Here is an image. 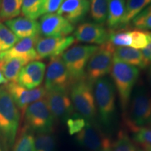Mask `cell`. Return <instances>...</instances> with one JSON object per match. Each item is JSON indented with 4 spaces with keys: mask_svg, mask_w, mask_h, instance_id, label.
I'll return each mask as SVG.
<instances>
[{
    "mask_svg": "<svg viewBox=\"0 0 151 151\" xmlns=\"http://www.w3.org/2000/svg\"><path fill=\"white\" fill-rule=\"evenodd\" d=\"M64 0H44L43 6L42 14H55L60 9Z\"/></svg>",
    "mask_w": 151,
    "mask_h": 151,
    "instance_id": "36",
    "label": "cell"
},
{
    "mask_svg": "<svg viewBox=\"0 0 151 151\" xmlns=\"http://www.w3.org/2000/svg\"><path fill=\"white\" fill-rule=\"evenodd\" d=\"M5 24L20 39L39 35V23L25 17H18L5 21Z\"/></svg>",
    "mask_w": 151,
    "mask_h": 151,
    "instance_id": "18",
    "label": "cell"
},
{
    "mask_svg": "<svg viewBox=\"0 0 151 151\" xmlns=\"http://www.w3.org/2000/svg\"><path fill=\"white\" fill-rule=\"evenodd\" d=\"M148 83L150 85V88H151V66L148 69Z\"/></svg>",
    "mask_w": 151,
    "mask_h": 151,
    "instance_id": "40",
    "label": "cell"
},
{
    "mask_svg": "<svg viewBox=\"0 0 151 151\" xmlns=\"http://www.w3.org/2000/svg\"><path fill=\"white\" fill-rule=\"evenodd\" d=\"M131 47L137 50L144 48L149 42V39L146 33L142 31H139V30L131 31Z\"/></svg>",
    "mask_w": 151,
    "mask_h": 151,
    "instance_id": "35",
    "label": "cell"
},
{
    "mask_svg": "<svg viewBox=\"0 0 151 151\" xmlns=\"http://www.w3.org/2000/svg\"><path fill=\"white\" fill-rule=\"evenodd\" d=\"M12 151H35L32 132L23 128L13 147Z\"/></svg>",
    "mask_w": 151,
    "mask_h": 151,
    "instance_id": "27",
    "label": "cell"
},
{
    "mask_svg": "<svg viewBox=\"0 0 151 151\" xmlns=\"http://www.w3.org/2000/svg\"><path fill=\"white\" fill-rule=\"evenodd\" d=\"M141 53L144 58L146 65H151V41H149L148 45L141 50Z\"/></svg>",
    "mask_w": 151,
    "mask_h": 151,
    "instance_id": "37",
    "label": "cell"
},
{
    "mask_svg": "<svg viewBox=\"0 0 151 151\" xmlns=\"http://www.w3.org/2000/svg\"><path fill=\"white\" fill-rule=\"evenodd\" d=\"M147 36H148V38L149 39V41H151V31L150 32H146Z\"/></svg>",
    "mask_w": 151,
    "mask_h": 151,
    "instance_id": "41",
    "label": "cell"
},
{
    "mask_svg": "<svg viewBox=\"0 0 151 151\" xmlns=\"http://www.w3.org/2000/svg\"><path fill=\"white\" fill-rule=\"evenodd\" d=\"M1 61V52H0V62Z\"/></svg>",
    "mask_w": 151,
    "mask_h": 151,
    "instance_id": "45",
    "label": "cell"
},
{
    "mask_svg": "<svg viewBox=\"0 0 151 151\" xmlns=\"http://www.w3.org/2000/svg\"><path fill=\"white\" fill-rule=\"evenodd\" d=\"M134 139L146 150L151 148V128L140 127L133 131Z\"/></svg>",
    "mask_w": 151,
    "mask_h": 151,
    "instance_id": "32",
    "label": "cell"
},
{
    "mask_svg": "<svg viewBox=\"0 0 151 151\" xmlns=\"http://www.w3.org/2000/svg\"><path fill=\"white\" fill-rule=\"evenodd\" d=\"M134 27L139 29L151 30V4L132 20Z\"/></svg>",
    "mask_w": 151,
    "mask_h": 151,
    "instance_id": "31",
    "label": "cell"
},
{
    "mask_svg": "<svg viewBox=\"0 0 151 151\" xmlns=\"http://www.w3.org/2000/svg\"><path fill=\"white\" fill-rule=\"evenodd\" d=\"M151 4V0H127L120 27H125L137 15Z\"/></svg>",
    "mask_w": 151,
    "mask_h": 151,
    "instance_id": "23",
    "label": "cell"
},
{
    "mask_svg": "<svg viewBox=\"0 0 151 151\" xmlns=\"http://www.w3.org/2000/svg\"><path fill=\"white\" fill-rule=\"evenodd\" d=\"M125 0H109L107 25L111 30L119 29L125 11Z\"/></svg>",
    "mask_w": 151,
    "mask_h": 151,
    "instance_id": "22",
    "label": "cell"
},
{
    "mask_svg": "<svg viewBox=\"0 0 151 151\" xmlns=\"http://www.w3.org/2000/svg\"><path fill=\"white\" fill-rule=\"evenodd\" d=\"M27 60L20 58H12L1 60L0 69L4 78L9 82H17L18 75L21 69L27 64Z\"/></svg>",
    "mask_w": 151,
    "mask_h": 151,
    "instance_id": "21",
    "label": "cell"
},
{
    "mask_svg": "<svg viewBox=\"0 0 151 151\" xmlns=\"http://www.w3.org/2000/svg\"><path fill=\"white\" fill-rule=\"evenodd\" d=\"M20 39L6 24L0 22V52L9 50Z\"/></svg>",
    "mask_w": 151,
    "mask_h": 151,
    "instance_id": "29",
    "label": "cell"
},
{
    "mask_svg": "<svg viewBox=\"0 0 151 151\" xmlns=\"http://www.w3.org/2000/svg\"><path fill=\"white\" fill-rule=\"evenodd\" d=\"M39 37L40 35H37L20 39L12 48L1 52V60L12 58H20L30 62L38 60L35 47Z\"/></svg>",
    "mask_w": 151,
    "mask_h": 151,
    "instance_id": "16",
    "label": "cell"
},
{
    "mask_svg": "<svg viewBox=\"0 0 151 151\" xmlns=\"http://www.w3.org/2000/svg\"><path fill=\"white\" fill-rule=\"evenodd\" d=\"M110 73L118 91L120 106L122 111L126 112L140 71L138 67L114 59Z\"/></svg>",
    "mask_w": 151,
    "mask_h": 151,
    "instance_id": "2",
    "label": "cell"
},
{
    "mask_svg": "<svg viewBox=\"0 0 151 151\" xmlns=\"http://www.w3.org/2000/svg\"><path fill=\"white\" fill-rule=\"evenodd\" d=\"M146 151H151V148H148V149H147Z\"/></svg>",
    "mask_w": 151,
    "mask_h": 151,
    "instance_id": "44",
    "label": "cell"
},
{
    "mask_svg": "<svg viewBox=\"0 0 151 151\" xmlns=\"http://www.w3.org/2000/svg\"><path fill=\"white\" fill-rule=\"evenodd\" d=\"M7 83H8V81H7L6 79L4 78V76L2 72H1V69H0V85L6 84Z\"/></svg>",
    "mask_w": 151,
    "mask_h": 151,
    "instance_id": "39",
    "label": "cell"
},
{
    "mask_svg": "<svg viewBox=\"0 0 151 151\" xmlns=\"http://www.w3.org/2000/svg\"><path fill=\"white\" fill-rule=\"evenodd\" d=\"M46 68V65L42 62H29L20 71L17 83L29 90L39 87L44 78Z\"/></svg>",
    "mask_w": 151,
    "mask_h": 151,
    "instance_id": "15",
    "label": "cell"
},
{
    "mask_svg": "<svg viewBox=\"0 0 151 151\" xmlns=\"http://www.w3.org/2000/svg\"><path fill=\"white\" fill-rule=\"evenodd\" d=\"M23 0H1L0 1V21L11 20L21 13Z\"/></svg>",
    "mask_w": 151,
    "mask_h": 151,
    "instance_id": "24",
    "label": "cell"
},
{
    "mask_svg": "<svg viewBox=\"0 0 151 151\" xmlns=\"http://www.w3.org/2000/svg\"><path fill=\"white\" fill-rule=\"evenodd\" d=\"M4 87L22 113L31 104L45 98L47 92L43 86L29 90L20 86L17 82L7 83Z\"/></svg>",
    "mask_w": 151,
    "mask_h": 151,
    "instance_id": "12",
    "label": "cell"
},
{
    "mask_svg": "<svg viewBox=\"0 0 151 151\" xmlns=\"http://www.w3.org/2000/svg\"><path fill=\"white\" fill-rule=\"evenodd\" d=\"M70 98L73 107L88 122L94 120L97 108L93 92V84L86 78L76 81L70 88Z\"/></svg>",
    "mask_w": 151,
    "mask_h": 151,
    "instance_id": "6",
    "label": "cell"
},
{
    "mask_svg": "<svg viewBox=\"0 0 151 151\" xmlns=\"http://www.w3.org/2000/svg\"><path fill=\"white\" fill-rule=\"evenodd\" d=\"M113 151H137L134 145L127 134L123 132L119 133L117 140L113 145Z\"/></svg>",
    "mask_w": 151,
    "mask_h": 151,
    "instance_id": "33",
    "label": "cell"
},
{
    "mask_svg": "<svg viewBox=\"0 0 151 151\" xmlns=\"http://www.w3.org/2000/svg\"><path fill=\"white\" fill-rule=\"evenodd\" d=\"M23 115L24 128L32 133L52 132L55 118L44 98L28 106Z\"/></svg>",
    "mask_w": 151,
    "mask_h": 151,
    "instance_id": "7",
    "label": "cell"
},
{
    "mask_svg": "<svg viewBox=\"0 0 151 151\" xmlns=\"http://www.w3.org/2000/svg\"><path fill=\"white\" fill-rule=\"evenodd\" d=\"M109 0H90V14L94 22L102 24L106 22Z\"/></svg>",
    "mask_w": 151,
    "mask_h": 151,
    "instance_id": "25",
    "label": "cell"
},
{
    "mask_svg": "<svg viewBox=\"0 0 151 151\" xmlns=\"http://www.w3.org/2000/svg\"><path fill=\"white\" fill-rule=\"evenodd\" d=\"M55 138L52 133H39L35 137V151H55Z\"/></svg>",
    "mask_w": 151,
    "mask_h": 151,
    "instance_id": "30",
    "label": "cell"
},
{
    "mask_svg": "<svg viewBox=\"0 0 151 151\" xmlns=\"http://www.w3.org/2000/svg\"><path fill=\"white\" fill-rule=\"evenodd\" d=\"M76 138L81 146L92 151H99L104 137H101L97 128L88 122L83 129L76 134Z\"/></svg>",
    "mask_w": 151,
    "mask_h": 151,
    "instance_id": "19",
    "label": "cell"
},
{
    "mask_svg": "<svg viewBox=\"0 0 151 151\" xmlns=\"http://www.w3.org/2000/svg\"><path fill=\"white\" fill-rule=\"evenodd\" d=\"M47 104L54 118L67 120L73 115V106L69 91L67 90H50L45 96Z\"/></svg>",
    "mask_w": 151,
    "mask_h": 151,
    "instance_id": "13",
    "label": "cell"
},
{
    "mask_svg": "<svg viewBox=\"0 0 151 151\" xmlns=\"http://www.w3.org/2000/svg\"><path fill=\"white\" fill-rule=\"evenodd\" d=\"M109 32L95 22L81 24L74 32V39L78 42L102 45L108 41Z\"/></svg>",
    "mask_w": 151,
    "mask_h": 151,
    "instance_id": "14",
    "label": "cell"
},
{
    "mask_svg": "<svg viewBox=\"0 0 151 151\" xmlns=\"http://www.w3.org/2000/svg\"><path fill=\"white\" fill-rule=\"evenodd\" d=\"M108 42L115 48L131 46V31L124 29H119L117 31L114 29L111 30L109 32Z\"/></svg>",
    "mask_w": 151,
    "mask_h": 151,
    "instance_id": "28",
    "label": "cell"
},
{
    "mask_svg": "<svg viewBox=\"0 0 151 151\" xmlns=\"http://www.w3.org/2000/svg\"><path fill=\"white\" fill-rule=\"evenodd\" d=\"M114 59L127 63L128 65L141 69L148 67L142 55L141 51L130 47H118L113 54Z\"/></svg>",
    "mask_w": 151,
    "mask_h": 151,
    "instance_id": "20",
    "label": "cell"
},
{
    "mask_svg": "<svg viewBox=\"0 0 151 151\" xmlns=\"http://www.w3.org/2000/svg\"><path fill=\"white\" fill-rule=\"evenodd\" d=\"M0 1H1V0H0Z\"/></svg>",
    "mask_w": 151,
    "mask_h": 151,
    "instance_id": "47",
    "label": "cell"
},
{
    "mask_svg": "<svg viewBox=\"0 0 151 151\" xmlns=\"http://www.w3.org/2000/svg\"><path fill=\"white\" fill-rule=\"evenodd\" d=\"M39 23V35L43 37H65L74 31V27L58 14L43 15Z\"/></svg>",
    "mask_w": 151,
    "mask_h": 151,
    "instance_id": "11",
    "label": "cell"
},
{
    "mask_svg": "<svg viewBox=\"0 0 151 151\" xmlns=\"http://www.w3.org/2000/svg\"><path fill=\"white\" fill-rule=\"evenodd\" d=\"M0 151H3V150H2V146H1V142H0Z\"/></svg>",
    "mask_w": 151,
    "mask_h": 151,
    "instance_id": "42",
    "label": "cell"
},
{
    "mask_svg": "<svg viewBox=\"0 0 151 151\" xmlns=\"http://www.w3.org/2000/svg\"><path fill=\"white\" fill-rule=\"evenodd\" d=\"M44 0H23L21 13L25 18L36 20L43 16L42 10Z\"/></svg>",
    "mask_w": 151,
    "mask_h": 151,
    "instance_id": "26",
    "label": "cell"
},
{
    "mask_svg": "<svg viewBox=\"0 0 151 151\" xmlns=\"http://www.w3.org/2000/svg\"><path fill=\"white\" fill-rule=\"evenodd\" d=\"M20 112L3 86L0 94V142L4 151L13 148L20 124Z\"/></svg>",
    "mask_w": 151,
    "mask_h": 151,
    "instance_id": "1",
    "label": "cell"
},
{
    "mask_svg": "<svg viewBox=\"0 0 151 151\" xmlns=\"http://www.w3.org/2000/svg\"><path fill=\"white\" fill-rule=\"evenodd\" d=\"M88 121L80 115H72L67 120V125L71 135L78 134L86 125Z\"/></svg>",
    "mask_w": 151,
    "mask_h": 151,
    "instance_id": "34",
    "label": "cell"
},
{
    "mask_svg": "<svg viewBox=\"0 0 151 151\" xmlns=\"http://www.w3.org/2000/svg\"><path fill=\"white\" fill-rule=\"evenodd\" d=\"M139 151H143V150H139Z\"/></svg>",
    "mask_w": 151,
    "mask_h": 151,
    "instance_id": "46",
    "label": "cell"
},
{
    "mask_svg": "<svg viewBox=\"0 0 151 151\" xmlns=\"http://www.w3.org/2000/svg\"><path fill=\"white\" fill-rule=\"evenodd\" d=\"M74 41L75 39L73 36L65 37H39L35 47L38 60L51 59L61 56Z\"/></svg>",
    "mask_w": 151,
    "mask_h": 151,
    "instance_id": "10",
    "label": "cell"
},
{
    "mask_svg": "<svg viewBox=\"0 0 151 151\" xmlns=\"http://www.w3.org/2000/svg\"><path fill=\"white\" fill-rule=\"evenodd\" d=\"M93 92L99 118L105 127H110L116 112V93L113 83L107 77L93 83Z\"/></svg>",
    "mask_w": 151,
    "mask_h": 151,
    "instance_id": "4",
    "label": "cell"
},
{
    "mask_svg": "<svg viewBox=\"0 0 151 151\" xmlns=\"http://www.w3.org/2000/svg\"><path fill=\"white\" fill-rule=\"evenodd\" d=\"M99 151H113V145L110 139L106 137L103 138L102 143Z\"/></svg>",
    "mask_w": 151,
    "mask_h": 151,
    "instance_id": "38",
    "label": "cell"
},
{
    "mask_svg": "<svg viewBox=\"0 0 151 151\" xmlns=\"http://www.w3.org/2000/svg\"><path fill=\"white\" fill-rule=\"evenodd\" d=\"M99 46L94 45H75L62 53L61 58L70 76L72 84L86 78V67L92 55Z\"/></svg>",
    "mask_w": 151,
    "mask_h": 151,
    "instance_id": "5",
    "label": "cell"
},
{
    "mask_svg": "<svg viewBox=\"0 0 151 151\" xmlns=\"http://www.w3.org/2000/svg\"><path fill=\"white\" fill-rule=\"evenodd\" d=\"M2 89H3V86L0 87V94H1V90H2Z\"/></svg>",
    "mask_w": 151,
    "mask_h": 151,
    "instance_id": "43",
    "label": "cell"
},
{
    "mask_svg": "<svg viewBox=\"0 0 151 151\" xmlns=\"http://www.w3.org/2000/svg\"><path fill=\"white\" fill-rule=\"evenodd\" d=\"M128 106L127 123L132 131L151 124V95L144 86L134 90Z\"/></svg>",
    "mask_w": 151,
    "mask_h": 151,
    "instance_id": "3",
    "label": "cell"
},
{
    "mask_svg": "<svg viewBox=\"0 0 151 151\" xmlns=\"http://www.w3.org/2000/svg\"><path fill=\"white\" fill-rule=\"evenodd\" d=\"M115 49L116 48L107 41L99 46L97 51L90 58L86 74V79L92 84L110 73L114 60Z\"/></svg>",
    "mask_w": 151,
    "mask_h": 151,
    "instance_id": "8",
    "label": "cell"
},
{
    "mask_svg": "<svg viewBox=\"0 0 151 151\" xmlns=\"http://www.w3.org/2000/svg\"><path fill=\"white\" fill-rule=\"evenodd\" d=\"M45 73L44 88L46 91H69L70 89L72 81L61 56L50 59Z\"/></svg>",
    "mask_w": 151,
    "mask_h": 151,
    "instance_id": "9",
    "label": "cell"
},
{
    "mask_svg": "<svg viewBox=\"0 0 151 151\" xmlns=\"http://www.w3.org/2000/svg\"><path fill=\"white\" fill-rule=\"evenodd\" d=\"M89 11V0H64L57 14L73 25L83 21Z\"/></svg>",
    "mask_w": 151,
    "mask_h": 151,
    "instance_id": "17",
    "label": "cell"
}]
</instances>
